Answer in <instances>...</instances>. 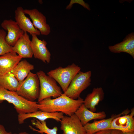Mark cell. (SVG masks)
<instances>
[{"instance_id":"1","label":"cell","mask_w":134,"mask_h":134,"mask_svg":"<svg viewBox=\"0 0 134 134\" xmlns=\"http://www.w3.org/2000/svg\"><path fill=\"white\" fill-rule=\"evenodd\" d=\"M84 100L80 97L74 100L67 96L63 93L60 96L51 99H45L37 102L38 110L48 112H61L68 116L74 114L83 103Z\"/></svg>"},{"instance_id":"2","label":"cell","mask_w":134,"mask_h":134,"mask_svg":"<svg viewBox=\"0 0 134 134\" xmlns=\"http://www.w3.org/2000/svg\"><path fill=\"white\" fill-rule=\"evenodd\" d=\"M6 100L12 104L18 114L28 113L38 110L37 103L27 100L17 94L0 86V102Z\"/></svg>"},{"instance_id":"3","label":"cell","mask_w":134,"mask_h":134,"mask_svg":"<svg viewBox=\"0 0 134 134\" xmlns=\"http://www.w3.org/2000/svg\"><path fill=\"white\" fill-rule=\"evenodd\" d=\"M40 91L39 78L36 74L31 72L20 84L16 91L20 96L29 101L38 99Z\"/></svg>"},{"instance_id":"4","label":"cell","mask_w":134,"mask_h":134,"mask_svg":"<svg viewBox=\"0 0 134 134\" xmlns=\"http://www.w3.org/2000/svg\"><path fill=\"white\" fill-rule=\"evenodd\" d=\"M36 74L39 79L40 87L38 102L48 98H56L63 93L61 87L58 85L53 78L41 70L37 72Z\"/></svg>"},{"instance_id":"5","label":"cell","mask_w":134,"mask_h":134,"mask_svg":"<svg viewBox=\"0 0 134 134\" xmlns=\"http://www.w3.org/2000/svg\"><path fill=\"white\" fill-rule=\"evenodd\" d=\"M80 69L79 67L73 63L65 67H59L51 70L47 73V74L58 83L64 93L74 77Z\"/></svg>"},{"instance_id":"6","label":"cell","mask_w":134,"mask_h":134,"mask_svg":"<svg viewBox=\"0 0 134 134\" xmlns=\"http://www.w3.org/2000/svg\"><path fill=\"white\" fill-rule=\"evenodd\" d=\"M91 71L85 72L80 71L74 77L63 93L72 99H77L82 92L91 85Z\"/></svg>"},{"instance_id":"7","label":"cell","mask_w":134,"mask_h":134,"mask_svg":"<svg viewBox=\"0 0 134 134\" xmlns=\"http://www.w3.org/2000/svg\"><path fill=\"white\" fill-rule=\"evenodd\" d=\"M60 122L63 134H86L84 126L75 114L64 116Z\"/></svg>"},{"instance_id":"8","label":"cell","mask_w":134,"mask_h":134,"mask_svg":"<svg viewBox=\"0 0 134 134\" xmlns=\"http://www.w3.org/2000/svg\"><path fill=\"white\" fill-rule=\"evenodd\" d=\"M32 36L31 45L34 58L44 63H49L51 55L46 46L47 42L44 39H39L35 34H33Z\"/></svg>"},{"instance_id":"9","label":"cell","mask_w":134,"mask_h":134,"mask_svg":"<svg viewBox=\"0 0 134 134\" xmlns=\"http://www.w3.org/2000/svg\"><path fill=\"white\" fill-rule=\"evenodd\" d=\"M25 14L28 15L31 19L33 25L42 35H47L51 32V28L47 24L46 17L37 9H24Z\"/></svg>"},{"instance_id":"10","label":"cell","mask_w":134,"mask_h":134,"mask_svg":"<svg viewBox=\"0 0 134 134\" xmlns=\"http://www.w3.org/2000/svg\"><path fill=\"white\" fill-rule=\"evenodd\" d=\"M1 26L7 31L5 40L9 45L12 47L24 33L15 21L11 19L4 20L2 22Z\"/></svg>"},{"instance_id":"11","label":"cell","mask_w":134,"mask_h":134,"mask_svg":"<svg viewBox=\"0 0 134 134\" xmlns=\"http://www.w3.org/2000/svg\"><path fill=\"white\" fill-rule=\"evenodd\" d=\"M130 112V110L127 109L118 114L112 115L109 118L94 120L92 123H87L84 126L86 134H93L100 131L110 130L111 123L115 118L127 114Z\"/></svg>"},{"instance_id":"12","label":"cell","mask_w":134,"mask_h":134,"mask_svg":"<svg viewBox=\"0 0 134 134\" xmlns=\"http://www.w3.org/2000/svg\"><path fill=\"white\" fill-rule=\"evenodd\" d=\"M134 109L129 114L120 116L112 121L110 130L121 131L124 132H134Z\"/></svg>"},{"instance_id":"13","label":"cell","mask_w":134,"mask_h":134,"mask_svg":"<svg viewBox=\"0 0 134 134\" xmlns=\"http://www.w3.org/2000/svg\"><path fill=\"white\" fill-rule=\"evenodd\" d=\"M24 10L21 6L17 7L14 11L15 22L24 32L28 33L31 35H40V32L35 28L30 19L26 16Z\"/></svg>"},{"instance_id":"14","label":"cell","mask_w":134,"mask_h":134,"mask_svg":"<svg viewBox=\"0 0 134 134\" xmlns=\"http://www.w3.org/2000/svg\"><path fill=\"white\" fill-rule=\"evenodd\" d=\"M64 116V114L61 112H48L38 110L31 113L18 114V120L20 124L23 123L26 119L30 118H35L40 121L51 119L60 122Z\"/></svg>"},{"instance_id":"15","label":"cell","mask_w":134,"mask_h":134,"mask_svg":"<svg viewBox=\"0 0 134 134\" xmlns=\"http://www.w3.org/2000/svg\"><path fill=\"white\" fill-rule=\"evenodd\" d=\"M22 58L13 51L0 56V76L11 72Z\"/></svg>"},{"instance_id":"16","label":"cell","mask_w":134,"mask_h":134,"mask_svg":"<svg viewBox=\"0 0 134 134\" xmlns=\"http://www.w3.org/2000/svg\"><path fill=\"white\" fill-rule=\"evenodd\" d=\"M29 36L26 32L19 38L13 47V51L22 58H31L33 56Z\"/></svg>"},{"instance_id":"17","label":"cell","mask_w":134,"mask_h":134,"mask_svg":"<svg viewBox=\"0 0 134 134\" xmlns=\"http://www.w3.org/2000/svg\"><path fill=\"white\" fill-rule=\"evenodd\" d=\"M74 114L83 126L91 120H101L105 119L106 116L104 111L97 113L93 112L85 107L83 103L80 106Z\"/></svg>"},{"instance_id":"18","label":"cell","mask_w":134,"mask_h":134,"mask_svg":"<svg viewBox=\"0 0 134 134\" xmlns=\"http://www.w3.org/2000/svg\"><path fill=\"white\" fill-rule=\"evenodd\" d=\"M109 50L114 53L124 52L128 53L134 58V33L127 35L121 42L108 47Z\"/></svg>"},{"instance_id":"19","label":"cell","mask_w":134,"mask_h":134,"mask_svg":"<svg viewBox=\"0 0 134 134\" xmlns=\"http://www.w3.org/2000/svg\"><path fill=\"white\" fill-rule=\"evenodd\" d=\"M104 95L102 87L94 88L92 92L87 95L84 100L83 104L90 111L95 112L96 106L103 99Z\"/></svg>"},{"instance_id":"20","label":"cell","mask_w":134,"mask_h":134,"mask_svg":"<svg viewBox=\"0 0 134 134\" xmlns=\"http://www.w3.org/2000/svg\"><path fill=\"white\" fill-rule=\"evenodd\" d=\"M34 66L24 59L20 61L11 71L20 83L27 77L31 71L34 69Z\"/></svg>"},{"instance_id":"21","label":"cell","mask_w":134,"mask_h":134,"mask_svg":"<svg viewBox=\"0 0 134 134\" xmlns=\"http://www.w3.org/2000/svg\"><path fill=\"white\" fill-rule=\"evenodd\" d=\"M19 84L11 72L0 76V86L8 90L16 92Z\"/></svg>"},{"instance_id":"22","label":"cell","mask_w":134,"mask_h":134,"mask_svg":"<svg viewBox=\"0 0 134 134\" xmlns=\"http://www.w3.org/2000/svg\"><path fill=\"white\" fill-rule=\"evenodd\" d=\"M31 122L33 125L37 129L33 127L32 126H29V127L33 131L36 132L38 133L43 134H57L58 127H54L52 129H50L47 126L45 121H40L33 118L31 120Z\"/></svg>"},{"instance_id":"23","label":"cell","mask_w":134,"mask_h":134,"mask_svg":"<svg viewBox=\"0 0 134 134\" xmlns=\"http://www.w3.org/2000/svg\"><path fill=\"white\" fill-rule=\"evenodd\" d=\"M6 32L0 29V56L8 52L13 51V47L9 45L5 40Z\"/></svg>"},{"instance_id":"24","label":"cell","mask_w":134,"mask_h":134,"mask_svg":"<svg viewBox=\"0 0 134 134\" xmlns=\"http://www.w3.org/2000/svg\"><path fill=\"white\" fill-rule=\"evenodd\" d=\"M75 3L79 4L83 6L84 7L87 9L88 10H90V9L89 5L88 4L85 3L83 0H71L70 3L67 7L66 9H69L71 8V5H72L73 4Z\"/></svg>"},{"instance_id":"25","label":"cell","mask_w":134,"mask_h":134,"mask_svg":"<svg viewBox=\"0 0 134 134\" xmlns=\"http://www.w3.org/2000/svg\"><path fill=\"white\" fill-rule=\"evenodd\" d=\"M111 134H134V132H124L117 130H111Z\"/></svg>"},{"instance_id":"26","label":"cell","mask_w":134,"mask_h":134,"mask_svg":"<svg viewBox=\"0 0 134 134\" xmlns=\"http://www.w3.org/2000/svg\"><path fill=\"white\" fill-rule=\"evenodd\" d=\"M11 132H7L4 126L1 124H0V134H12Z\"/></svg>"},{"instance_id":"27","label":"cell","mask_w":134,"mask_h":134,"mask_svg":"<svg viewBox=\"0 0 134 134\" xmlns=\"http://www.w3.org/2000/svg\"><path fill=\"white\" fill-rule=\"evenodd\" d=\"M93 134H111V130H106L100 131Z\"/></svg>"},{"instance_id":"28","label":"cell","mask_w":134,"mask_h":134,"mask_svg":"<svg viewBox=\"0 0 134 134\" xmlns=\"http://www.w3.org/2000/svg\"><path fill=\"white\" fill-rule=\"evenodd\" d=\"M12 134H30L26 132H22L18 133H13Z\"/></svg>"}]
</instances>
